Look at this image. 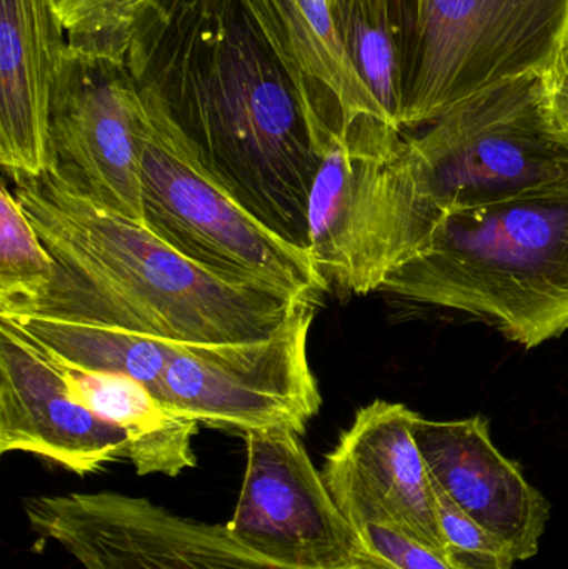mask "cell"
Segmentation results:
<instances>
[{
  "label": "cell",
  "mask_w": 568,
  "mask_h": 569,
  "mask_svg": "<svg viewBox=\"0 0 568 569\" xmlns=\"http://www.w3.org/2000/svg\"><path fill=\"white\" fill-rule=\"evenodd\" d=\"M10 451L86 477L129 457V438L73 401L62 368L0 318V453Z\"/></svg>",
  "instance_id": "4fadbf2b"
},
{
  "label": "cell",
  "mask_w": 568,
  "mask_h": 569,
  "mask_svg": "<svg viewBox=\"0 0 568 569\" xmlns=\"http://www.w3.org/2000/svg\"><path fill=\"white\" fill-rule=\"evenodd\" d=\"M140 0H57L67 47L83 56L129 62Z\"/></svg>",
  "instance_id": "44dd1931"
},
{
  "label": "cell",
  "mask_w": 568,
  "mask_h": 569,
  "mask_svg": "<svg viewBox=\"0 0 568 569\" xmlns=\"http://www.w3.org/2000/svg\"><path fill=\"white\" fill-rule=\"evenodd\" d=\"M13 196L60 267L112 295L156 337L249 343L276 333L306 303L219 279L50 172L17 179Z\"/></svg>",
  "instance_id": "7a4b0ae2"
},
{
  "label": "cell",
  "mask_w": 568,
  "mask_h": 569,
  "mask_svg": "<svg viewBox=\"0 0 568 569\" xmlns=\"http://www.w3.org/2000/svg\"><path fill=\"white\" fill-rule=\"evenodd\" d=\"M382 291L482 318L536 348L568 330V179L440 217Z\"/></svg>",
  "instance_id": "3957f363"
},
{
  "label": "cell",
  "mask_w": 568,
  "mask_h": 569,
  "mask_svg": "<svg viewBox=\"0 0 568 569\" xmlns=\"http://www.w3.org/2000/svg\"><path fill=\"white\" fill-rule=\"evenodd\" d=\"M330 9L360 79L387 120L402 130L403 77L413 0H330Z\"/></svg>",
  "instance_id": "ac0fdd59"
},
{
  "label": "cell",
  "mask_w": 568,
  "mask_h": 569,
  "mask_svg": "<svg viewBox=\"0 0 568 569\" xmlns=\"http://www.w3.org/2000/svg\"><path fill=\"white\" fill-rule=\"evenodd\" d=\"M544 96L554 120L568 137V42L546 72L540 73Z\"/></svg>",
  "instance_id": "cb8c5ba5"
},
{
  "label": "cell",
  "mask_w": 568,
  "mask_h": 569,
  "mask_svg": "<svg viewBox=\"0 0 568 569\" xmlns=\"http://www.w3.org/2000/svg\"><path fill=\"white\" fill-rule=\"evenodd\" d=\"M66 49L57 0H2L0 163L13 180L49 170L50 92Z\"/></svg>",
  "instance_id": "9a60e30c"
},
{
  "label": "cell",
  "mask_w": 568,
  "mask_h": 569,
  "mask_svg": "<svg viewBox=\"0 0 568 569\" xmlns=\"http://www.w3.org/2000/svg\"><path fill=\"white\" fill-rule=\"evenodd\" d=\"M568 42V0H413L402 130L512 80L540 76Z\"/></svg>",
  "instance_id": "8992f818"
},
{
  "label": "cell",
  "mask_w": 568,
  "mask_h": 569,
  "mask_svg": "<svg viewBox=\"0 0 568 569\" xmlns=\"http://www.w3.org/2000/svg\"><path fill=\"white\" fill-rule=\"evenodd\" d=\"M413 437L430 478L470 518L504 541L517 561L539 553L550 505L500 453L482 417L432 421L416 413Z\"/></svg>",
  "instance_id": "5bb4252c"
},
{
  "label": "cell",
  "mask_w": 568,
  "mask_h": 569,
  "mask_svg": "<svg viewBox=\"0 0 568 569\" xmlns=\"http://www.w3.org/2000/svg\"><path fill=\"white\" fill-rule=\"evenodd\" d=\"M409 136L420 182L442 212L512 199L568 179V137L540 76L479 93Z\"/></svg>",
  "instance_id": "52a82bcc"
},
{
  "label": "cell",
  "mask_w": 568,
  "mask_h": 569,
  "mask_svg": "<svg viewBox=\"0 0 568 569\" xmlns=\"http://www.w3.org/2000/svg\"><path fill=\"white\" fill-rule=\"evenodd\" d=\"M143 106L149 116L142 149L147 229L219 279L319 308L332 288L312 252L243 209L207 176L170 123L146 100Z\"/></svg>",
  "instance_id": "5b68a950"
},
{
  "label": "cell",
  "mask_w": 568,
  "mask_h": 569,
  "mask_svg": "<svg viewBox=\"0 0 568 569\" xmlns=\"http://www.w3.org/2000/svg\"><path fill=\"white\" fill-rule=\"evenodd\" d=\"M263 2L302 72L339 100L346 123L362 116L390 123L347 56L329 0Z\"/></svg>",
  "instance_id": "d6986e66"
},
{
  "label": "cell",
  "mask_w": 568,
  "mask_h": 569,
  "mask_svg": "<svg viewBox=\"0 0 568 569\" xmlns=\"http://www.w3.org/2000/svg\"><path fill=\"white\" fill-rule=\"evenodd\" d=\"M0 318L12 323L56 363L93 373L123 375L142 383L159 401L167 367L182 345V341L100 321L52 315Z\"/></svg>",
  "instance_id": "e0dca14e"
},
{
  "label": "cell",
  "mask_w": 568,
  "mask_h": 569,
  "mask_svg": "<svg viewBox=\"0 0 568 569\" xmlns=\"http://www.w3.org/2000/svg\"><path fill=\"white\" fill-rule=\"evenodd\" d=\"M442 213L407 133L362 116L333 136L313 180L309 250L337 293L367 295L422 252Z\"/></svg>",
  "instance_id": "277c9868"
},
{
  "label": "cell",
  "mask_w": 568,
  "mask_h": 569,
  "mask_svg": "<svg viewBox=\"0 0 568 569\" xmlns=\"http://www.w3.org/2000/svg\"><path fill=\"white\" fill-rule=\"evenodd\" d=\"M430 475V473H429ZM447 557L464 569H514L517 560L496 535L477 523L432 480Z\"/></svg>",
  "instance_id": "7402d4cb"
},
{
  "label": "cell",
  "mask_w": 568,
  "mask_h": 569,
  "mask_svg": "<svg viewBox=\"0 0 568 569\" xmlns=\"http://www.w3.org/2000/svg\"><path fill=\"white\" fill-rule=\"evenodd\" d=\"M57 272V262L36 227L6 186L0 189V308L42 293Z\"/></svg>",
  "instance_id": "ffe728a7"
},
{
  "label": "cell",
  "mask_w": 568,
  "mask_h": 569,
  "mask_svg": "<svg viewBox=\"0 0 568 569\" xmlns=\"http://www.w3.org/2000/svg\"><path fill=\"white\" fill-rule=\"evenodd\" d=\"M247 468L232 520V540L246 550L300 569H349L369 551L343 517L289 428L243 433Z\"/></svg>",
  "instance_id": "8fae6325"
},
{
  "label": "cell",
  "mask_w": 568,
  "mask_h": 569,
  "mask_svg": "<svg viewBox=\"0 0 568 569\" xmlns=\"http://www.w3.org/2000/svg\"><path fill=\"white\" fill-rule=\"evenodd\" d=\"M59 367L70 398L127 435V460L139 477H177L196 467L192 441L199 433V421L173 413L132 378Z\"/></svg>",
  "instance_id": "2e32d148"
},
{
  "label": "cell",
  "mask_w": 568,
  "mask_h": 569,
  "mask_svg": "<svg viewBox=\"0 0 568 569\" xmlns=\"http://www.w3.org/2000/svg\"><path fill=\"white\" fill-rule=\"evenodd\" d=\"M329 2H330V0H329Z\"/></svg>",
  "instance_id": "d4e9b609"
},
{
  "label": "cell",
  "mask_w": 568,
  "mask_h": 569,
  "mask_svg": "<svg viewBox=\"0 0 568 569\" xmlns=\"http://www.w3.org/2000/svg\"><path fill=\"white\" fill-rule=\"evenodd\" d=\"M363 547L392 569H464L449 557L383 525L357 528Z\"/></svg>",
  "instance_id": "603a6c76"
},
{
  "label": "cell",
  "mask_w": 568,
  "mask_h": 569,
  "mask_svg": "<svg viewBox=\"0 0 568 569\" xmlns=\"http://www.w3.org/2000/svg\"><path fill=\"white\" fill-rule=\"evenodd\" d=\"M317 307L300 303L270 337L249 343H182L163 377L160 403L217 430L289 428L302 435L322 395L309 363Z\"/></svg>",
  "instance_id": "ba28073f"
},
{
  "label": "cell",
  "mask_w": 568,
  "mask_h": 569,
  "mask_svg": "<svg viewBox=\"0 0 568 569\" xmlns=\"http://www.w3.org/2000/svg\"><path fill=\"white\" fill-rule=\"evenodd\" d=\"M147 116L129 62L67 47L50 92L47 172L100 209L143 222Z\"/></svg>",
  "instance_id": "9c48e42d"
},
{
  "label": "cell",
  "mask_w": 568,
  "mask_h": 569,
  "mask_svg": "<svg viewBox=\"0 0 568 569\" xmlns=\"http://www.w3.org/2000/svg\"><path fill=\"white\" fill-rule=\"evenodd\" d=\"M129 67L207 176L309 249L310 190L346 117L302 72L266 2L140 0Z\"/></svg>",
  "instance_id": "6da1fadb"
},
{
  "label": "cell",
  "mask_w": 568,
  "mask_h": 569,
  "mask_svg": "<svg viewBox=\"0 0 568 569\" xmlns=\"http://www.w3.org/2000/svg\"><path fill=\"white\" fill-rule=\"evenodd\" d=\"M413 417L406 405L386 400L360 408L327 455L322 478L353 530L383 525L447 557Z\"/></svg>",
  "instance_id": "7c38bea8"
},
{
  "label": "cell",
  "mask_w": 568,
  "mask_h": 569,
  "mask_svg": "<svg viewBox=\"0 0 568 569\" xmlns=\"http://www.w3.org/2000/svg\"><path fill=\"white\" fill-rule=\"evenodd\" d=\"M30 528L83 569H300L246 550L222 525L170 513L146 498L70 493L26 501ZM349 569H392L369 557Z\"/></svg>",
  "instance_id": "30bf717a"
}]
</instances>
